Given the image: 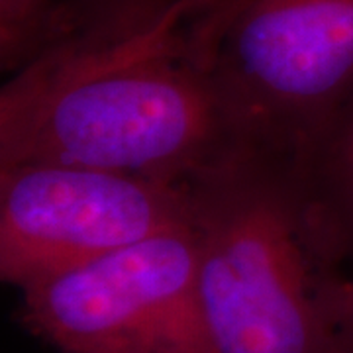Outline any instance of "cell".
Here are the masks:
<instances>
[{
	"label": "cell",
	"mask_w": 353,
	"mask_h": 353,
	"mask_svg": "<svg viewBox=\"0 0 353 353\" xmlns=\"http://www.w3.org/2000/svg\"><path fill=\"white\" fill-rule=\"evenodd\" d=\"M190 224L189 185L87 165L0 163V279L18 290Z\"/></svg>",
	"instance_id": "5"
},
{
	"label": "cell",
	"mask_w": 353,
	"mask_h": 353,
	"mask_svg": "<svg viewBox=\"0 0 353 353\" xmlns=\"http://www.w3.org/2000/svg\"><path fill=\"white\" fill-rule=\"evenodd\" d=\"M210 353H340L287 155L252 150L190 183Z\"/></svg>",
	"instance_id": "2"
},
{
	"label": "cell",
	"mask_w": 353,
	"mask_h": 353,
	"mask_svg": "<svg viewBox=\"0 0 353 353\" xmlns=\"http://www.w3.org/2000/svg\"><path fill=\"white\" fill-rule=\"evenodd\" d=\"M61 0H0V63L12 73L38 50Z\"/></svg>",
	"instance_id": "7"
},
{
	"label": "cell",
	"mask_w": 353,
	"mask_h": 353,
	"mask_svg": "<svg viewBox=\"0 0 353 353\" xmlns=\"http://www.w3.org/2000/svg\"><path fill=\"white\" fill-rule=\"evenodd\" d=\"M216 69L253 148L290 155L353 88V0H224Z\"/></svg>",
	"instance_id": "4"
},
{
	"label": "cell",
	"mask_w": 353,
	"mask_h": 353,
	"mask_svg": "<svg viewBox=\"0 0 353 353\" xmlns=\"http://www.w3.org/2000/svg\"><path fill=\"white\" fill-rule=\"evenodd\" d=\"M320 299L334 330L338 352L353 353V271L326 273L320 283Z\"/></svg>",
	"instance_id": "8"
},
{
	"label": "cell",
	"mask_w": 353,
	"mask_h": 353,
	"mask_svg": "<svg viewBox=\"0 0 353 353\" xmlns=\"http://www.w3.org/2000/svg\"><path fill=\"white\" fill-rule=\"evenodd\" d=\"M196 267L192 224L169 230L20 289L18 318L61 353H210Z\"/></svg>",
	"instance_id": "3"
},
{
	"label": "cell",
	"mask_w": 353,
	"mask_h": 353,
	"mask_svg": "<svg viewBox=\"0 0 353 353\" xmlns=\"http://www.w3.org/2000/svg\"><path fill=\"white\" fill-rule=\"evenodd\" d=\"M287 159L304 236L320 269H353V88Z\"/></svg>",
	"instance_id": "6"
},
{
	"label": "cell",
	"mask_w": 353,
	"mask_h": 353,
	"mask_svg": "<svg viewBox=\"0 0 353 353\" xmlns=\"http://www.w3.org/2000/svg\"><path fill=\"white\" fill-rule=\"evenodd\" d=\"M224 0H61L0 90V163L190 185L255 150L216 69Z\"/></svg>",
	"instance_id": "1"
}]
</instances>
